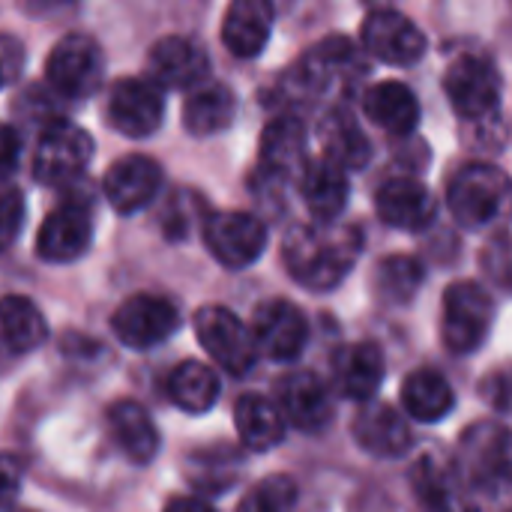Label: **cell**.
Returning a JSON list of instances; mask_svg holds the SVG:
<instances>
[{"mask_svg":"<svg viewBox=\"0 0 512 512\" xmlns=\"http://www.w3.org/2000/svg\"><path fill=\"white\" fill-rule=\"evenodd\" d=\"M360 234L354 228L294 225L282 240V261L297 285L306 291H333L354 267Z\"/></svg>","mask_w":512,"mask_h":512,"instance_id":"obj_1","label":"cell"},{"mask_svg":"<svg viewBox=\"0 0 512 512\" xmlns=\"http://www.w3.org/2000/svg\"><path fill=\"white\" fill-rule=\"evenodd\" d=\"M363 75H366V63L354 48V42L348 36H327L312 51H306L303 60L285 78L288 99L312 105L321 96H327L333 87L348 93Z\"/></svg>","mask_w":512,"mask_h":512,"instance_id":"obj_2","label":"cell"},{"mask_svg":"<svg viewBox=\"0 0 512 512\" xmlns=\"http://www.w3.org/2000/svg\"><path fill=\"white\" fill-rule=\"evenodd\" d=\"M453 471L471 495L474 492L495 495L510 477L507 429L495 423H474L459 441V456L453 462Z\"/></svg>","mask_w":512,"mask_h":512,"instance_id":"obj_3","label":"cell"},{"mask_svg":"<svg viewBox=\"0 0 512 512\" xmlns=\"http://www.w3.org/2000/svg\"><path fill=\"white\" fill-rule=\"evenodd\" d=\"M510 180L498 165L471 162L447 186V207L462 228H486L507 204Z\"/></svg>","mask_w":512,"mask_h":512,"instance_id":"obj_4","label":"cell"},{"mask_svg":"<svg viewBox=\"0 0 512 512\" xmlns=\"http://www.w3.org/2000/svg\"><path fill=\"white\" fill-rule=\"evenodd\" d=\"M105 57L93 36L66 33L45 60V81L63 99H87L102 87Z\"/></svg>","mask_w":512,"mask_h":512,"instance_id":"obj_5","label":"cell"},{"mask_svg":"<svg viewBox=\"0 0 512 512\" xmlns=\"http://www.w3.org/2000/svg\"><path fill=\"white\" fill-rule=\"evenodd\" d=\"M93 159V138L69 123V120H48L39 132L33 150V177L42 186H69L75 183Z\"/></svg>","mask_w":512,"mask_h":512,"instance_id":"obj_6","label":"cell"},{"mask_svg":"<svg viewBox=\"0 0 512 512\" xmlns=\"http://www.w3.org/2000/svg\"><path fill=\"white\" fill-rule=\"evenodd\" d=\"M495 303L489 291L477 282H453L444 294L441 336L444 345L456 354H474L492 327Z\"/></svg>","mask_w":512,"mask_h":512,"instance_id":"obj_7","label":"cell"},{"mask_svg":"<svg viewBox=\"0 0 512 512\" xmlns=\"http://www.w3.org/2000/svg\"><path fill=\"white\" fill-rule=\"evenodd\" d=\"M444 90L462 120H486L501 102V72L483 54H462L447 66Z\"/></svg>","mask_w":512,"mask_h":512,"instance_id":"obj_8","label":"cell"},{"mask_svg":"<svg viewBox=\"0 0 512 512\" xmlns=\"http://www.w3.org/2000/svg\"><path fill=\"white\" fill-rule=\"evenodd\" d=\"M180 327V312L168 297L159 294H132L111 315V330L120 345L147 351L168 342Z\"/></svg>","mask_w":512,"mask_h":512,"instance_id":"obj_9","label":"cell"},{"mask_svg":"<svg viewBox=\"0 0 512 512\" xmlns=\"http://www.w3.org/2000/svg\"><path fill=\"white\" fill-rule=\"evenodd\" d=\"M195 339L228 375H246L255 366L258 351L252 333L225 306H204L195 312Z\"/></svg>","mask_w":512,"mask_h":512,"instance_id":"obj_10","label":"cell"},{"mask_svg":"<svg viewBox=\"0 0 512 512\" xmlns=\"http://www.w3.org/2000/svg\"><path fill=\"white\" fill-rule=\"evenodd\" d=\"M204 243L222 267L246 270L267 249V225L243 210L216 213L204 222Z\"/></svg>","mask_w":512,"mask_h":512,"instance_id":"obj_11","label":"cell"},{"mask_svg":"<svg viewBox=\"0 0 512 512\" xmlns=\"http://www.w3.org/2000/svg\"><path fill=\"white\" fill-rule=\"evenodd\" d=\"M93 240V210L81 198L60 201L39 225L36 255L48 264L78 261Z\"/></svg>","mask_w":512,"mask_h":512,"instance_id":"obj_12","label":"cell"},{"mask_svg":"<svg viewBox=\"0 0 512 512\" xmlns=\"http://www.w3.org/2000/svg\"><path fill=\"white\" fill-rule=\"evenodd\" d=\"M165 99L147 78H120L105 99V120L126 138H147L162 126Z\"/></svg>","mask_w":512,"mask_h":512,"instance_id":"obj_13","label":"cell"},{"mask_svg":"<svg viewBox=\"0 0 512 512\" xmlns=\"http://www.w3.org/2000/svg\"><path fill=\"white\" fill-rule=\"evenodd\" d=\"M249 333L255 351L267 354L276 363H291L303 354L309 342V321L303 309L291 300H267L255 309Z\"/></svg>","mask_w":512,"mask_h":512,"instance_id":"obj_14","label":"cell"},{"mask_svg":"<svg viewBox=\"0 0 512 512\" xmlns=\"http://www.w3.org/2000/svg\"><path fill=\"white\" fill-rule=\"evenodd\" d=\"M363 48L390 66H411L426 54V33L399 9H375L363 18Z\"/></svg>","mask_w":512,"mask_h":512,"instance_id":"obj_15","label":"cell"},{"mask_svg":"<svg viewBox=\"0 0 512 512\" xmlns=\"http://www.w3.org/2000/svg\"><path fill=\"white\" fill-rule=\"evenodd\" d=\"M210 69L207 51L189 36H162L147 51V81L165 90L198 87Z\"/></svg>","mask_w":512,"mask_h":512,"instance_id":"obj_16","label":"cell"},{"mask_svg":"<svg viewBox=\"0 0 512 512\" xmlns=\"http://www.w3.org/2000/svg\"><path fill=\"white\" fill-rule=\"evenodd\" d=\"M306 168V129L297 117H276L267 123L258 150V174L270 186L300 180Z\"/></svg>","mask_w":512,"mask_h":512,"instance_id":"obj_17","label":"cell"},{"mask_svg":"<svg viewBox=\"0 0 512 512\" xmlns=\"http://www.w3.org/2000/svg\"><path fill=\"white\" fill-rule=\"evenodd\" d=\"M159 186H162V168L156 159L144 153H129L117 159L102 180V192L108 204L123 216L144 210L156 198Z\"/></svg>","mask_w":512,"mask_h":512,"instance_id":"obj_18","label":"cell"},{"mask_svg":"<svg viewBox=\"0 0 512 512\" xmlns=\"http://www.w3.org/2000/svg\"><path fill=\"white\" fill-rule=\"evenodd\" d=\"M375 210L384 225L399 231H423L435 222L438 201L414 177H393L378 186L375 192Z\"/></svg>","mask_w":512,"mask_h":512,"instance_id":"obj_19","label":"cell"},{"mask_svg":"<svg viewBox=\"0 0 512 512\" xmlns=\"http://www.w3.org/2000/svg\"><path fill=\"white\" fill-rule=\"evenodd\" d=\"M285 423L297 426L300 432H321L333 420V399L327 384L315 372H291L279 384V402Z\"/></svg>","mask_w":512,"mask_h":512,"instance_id":"obj_20","label":"cell"},{"mask_svg":"<svg viewBox=\"0 0 512 512\" xmlns=\"http://www.w3.org/2000/svg\"><path fill=\"white\" fill-rule=\"evenodd\" d=\"M354 441L375 459H399L414 447L411 426L402 411L387 402L366 405L354 420Z\"/></svg>","mask_w":512,"mask_h":512,"instance_id":"obj_21","label":"cell"},{"mask_svg":"<svg viewBox=\"0 0 512 512\" xmlns=\"http://www.w3.org/2000/svg\"><path fill=\"white\" fill-rule=\"evenodd\" d=\"M273 6L267 0H234L222 18V42L225 48L240 57H258L273 33Z\"/></svg>","mask_w":512,"mask_h":512,"instance_id":"obj_22","label":"cell"},{"mask_svg":"<svg viewBox=\"0 0 512 512\" xmlns=\"http://www.w3.org/2000/svg\"><path fill=\"white\" fill-rule=\"evenodd\" d=\"M384 372H387L384 351L375 342L345 345L336 354V363H333V375H336L339 393L345 399H354V402H369L381 390Z\"/></svg>","mask_w":512,"mask_h":512,"instance_id":"obj_23","label":"cell"},{"mask_svg":"<svg viewBox=\"0 0 512 512\" xmlns=\"http://www.w3.org/2000/svg\"><path fill=\"white\" fill-rule=\"evenodd\" d=\"M411 486L426 512H480L474 495L456 477L453 465L420 459L411 471Z\"/></svg>","mask_w":512,"mask_h":512,"instance_id":"obj_24","label":"cell"},{"mask_svg":"<svg viewBox=\"0 0 512 512\" xmlns=\"http://www.w3.org/2000/svg\"><path fill=\"white\" fill-rule=\"evenodd\" d=\"M108 429L114 444L120 447V453L132 462V465H150L159 453V432L156 423L150 420V414L132 402V399H120L108 408L105 414Z\"/></svg>","mask_w":512,"mask_h":512,"instance_id":"obj_25","label":"cell"},{"mask_svg":"<svg viewBox=\"0 0 512 512\" xmlns=\"http://www.w3.org/2000/svg\"><path fill=\"white\" fill-rule=\"evenodd\" d=\"M300 192H303L309 213L315 216V225H333L348 207L351 183L345 171L318 159V162H306L300 174Z\"/></svg>","mask_w":512,"mask_h":512,"instance_id":"obj_26","label":"cell"},{"mask_svg":"<svg viewBox=\"0 0 512 512\" xmlns=\"http://www.w3.org/2000/svg\"><path fill=\"white\" fill-rule=\"evenodd\" d=\"M363 114L390 135H411L420 123V102L402 81H381L363 93Z\"/></svg>","mask_w":512,"mask_h":512,"instance_id":"obj_27","label":"cell"},{"mask_svg":"<svg viewBox=\"0 0 512 512\" xmlns=\"http://www.w3.org/2000/svg\"><path fill=\"white\" fill-rule=\"evenodd\" d=\"M237 114V99L234 90L219 84V81H201L192 87L183 105V126L195 138H210L219 135L231 126Z\"/></svg>","mask_w":512,"mask_h":512,"instance_id":"obj_28","label":"cell"},{"mask_svg":"<svg viewBox=\"0 0 512 512\" xmlns=\"http://www.w3.org/2000/svg\"><path fill=\"white\" fill-rule=\"evenodd\" d=\"M234 426L240 435V444L252 453H264L273 450L276 444H282L285 438V417L276 408L273 399L261 396V393H246L237 399L234 405Z\"/></svg>","mask_w":512,"mask_h":512,"instance_id":"obj_29","label":"cell"},{"mask_svg":"<svg viewBox=\"0 0 512 512\" xmlns=\"http://www.w3.org/2000/svg\"><path fill=\"white\" fill-rule=\"evenodd\" d=\"M318 138L324 147V162L339 171H360L372 159V144L348 111H330L318 126Z\"/></svg>","mask_w":512,"mask_h":512,"instance_id":"obj_30","label":"cell"},{"mask_svg":"<svg viewBox=\"0 0 512 512\" xmlns=\"http://www.w3.org/2000/svg\"><path fill=\"white\" fill-rule=\"evenodd\" d=\"M456 405L450 381L435 369H417L402 384V408L417 423H438Z\"/></svg>","mask_w":512,"mask_h":512,"instance_id":"obj_31","label":"cell"},{"mask_svg":"<svg viewBox=\"0 0 512 512\" xmlns=\"http://www.w3.org/2000/svg\"><path fill=\"white\" fill-rule=\"evenodd\" d=\"M48 339V324L30 297L9 294L0 300V342L12 354H30Z\"/></svg>","mask_w":512,"mask_h":512,"instance_id":"obj_32","label":"cell"},{"mask_svg":"<svg viewBox=\"0 0 512 512\" xmlns=\"http://www.w3.org/2000/svg\"><path fill=\"white\" fill-rule=\"evenodd\" d=\"M168 399L186 414H207L219 399V378L207 363L186 360L168 375Z\"/></svg>","mask_w":512,"mask_h":512,"instance_id":"obj_33","label":"cell"},{"mask_svg":"<svg viewBox=\"0 0 512 512\" xmlns=\"http://www.w3.org/2000/svg\"><path fill=\"white\" fill-rule=\"evenodd\" d=\"M378 297L384 303H393V306H402V303H411L414 294L420 291L423 285V264L411 255H393V258H384L381 267H378Z\"/></svg>","mask_w":512,"mask_h":512,"instance_id":"obj_34","label":"cell"},{"mask_svg":"<svg viewBox=\"0 0 512 512\" xmlns=\"http://www.w3.org/2000/svg\"><path fill=\"white\" fill-rule=\"evenodd\" d=\"M300 489L288 474H273L258 480L243 501L237 504V512H297Z\"/></svg>","mask_w":512,"mask_h":512,"instance_id":"obj_35","label":"cell"},{"mask_svg":"<svg viewBox=\"0 0 512 512\" xmlns=\"http://www.w3.org/2000/svg\"><path fill=\"white\" fill-rule=\"evenodd\" d=\"M24 228V195L0 183V252H6Z\"/></svg>","mask_w":512,"mask_h":512,"instance_id":"obj_36","label":"cell"},{"mask_svg":"<svg viewBox=\"0 0 512 512\" xmlns=\"http://www.w3.org/2000/svg\"><path fill=\"white\" fill-rule=\"evenodd\" d=\"M24 465L12 453H0V510H9L21 495Z\"/></svg>","mask_w":512,"mask_h":512,"instance_id":"obj_37","label":"cell"},{"mask_svg":"<svg viewBox=\"0 0 512 512\" xmlns=\"http://www.w3.org/2000/svg\"><path fill=\"white\" fill-rule=\"evenodd\" d=\"M24 69V45L12 33H0V90L9 87Z\"/></svg>","mask_w":512,"mask_h":512,"instance_id":"obj_38","label":"cell"},{"mask_svg":"<svg viewBox=\"0 0 512 512\" xmlns=\"http://www.w3.org/2000/svg\"><path fill=\"white\" fill-rule=\"evenodd\" d=\"M18 159H21V135L15 126L0 123V183L15 174Z\"/></svg>","mask_w":512,"mask_h":512,"instance_id":"obj_39","label":"cell"},{"mask_svg":"<svg viewBox=\"0 0 512 512\" xmlns=\"http://www.w3.org/2000/svg\"><path fill=\"white\" fill-rule=\"evenodd\" d=\"M162 512H216V507H213V504H207L204 498L183 495V498H171Z\"/></svg>","mask_w":512,"mask_h":512,"instance_id":"obj_40","label":"cell"},{"mask_svg":"<svg viewBox=\"0 0 512 512\" xmlns=\"http://www.w3.org/2000/svg\"><path fill=\"white\" fill-rule=\"evenodd\" d=\"M12 512H33V510H12Z\"/></svg>","mask_w":512,"mask_h":512,"instance_id":"obj_41","label":"cell"}]
</instances>
